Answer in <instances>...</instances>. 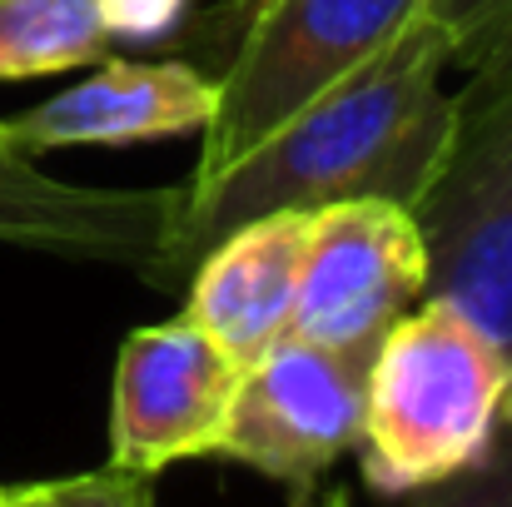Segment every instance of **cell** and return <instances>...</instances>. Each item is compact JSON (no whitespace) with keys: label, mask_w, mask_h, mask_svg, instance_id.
<instances>
[{"label":"cell","mask_w":512,"mask_h":507,"mask_svg":"<svg viewBox=\"0 0 512 507\" xmlns=\"http://www.w3.org/2000/svg\"><path fill=\"white\" fill-rule=\"evenodd\" d=\"M413 507H512V433L498 428L493 448L473 468L423 488Z\"/></svg>","instance_id":"12"},{"label":"cell","mask_w":512,"mask_h":507,"mask_svg":"<svg viewBox=\"0 0 512 507\" xmlns=\"http://www.w3.org/2000/svg\"><path fill=\"white\" fill-rule=\"evenodd\" d=\"M448 70L453 45L418 10L383 50L314 95L229 169L204 184H179L165 294L184 289L209 244L259 214H314L343 199H393L413 209L458 125L453 90L443 85Z\"/></svg>","instance_id":"1"},{"label":"cell","mask_w":512,"mask_h":507,"mask_svg":"<svg viewBox=\"0 0 512 507\" xmlns=\"http://www.w3.org/2000/svg\"><path fill=\"white\" fill-rule=\"evenodd\" d=\"M512 0H428L423 5V15L448 35V45H453V60H458V50L463 45H473L503 10H508Z\"/></svg>","instance_id":"16"},{"label":"cell","mask_w":512,"mask_h":507,"mask_svg":"<svg viewBox=\"0 0 512 507\" xmlns=\"http://www.w3.org/2000/svg\"><path fill=\"white\" fill-rule=\"evenodd\" d=\"M309 249V214H259L199 254L184 279V314L229 358L254 363L289 334L299 269Z\"/></svg>","instance_id":"10"},{"label":"cell","mask_w":512,"mask_h":507,"mask_svg":"<svg viewBox=\"0 0 512 507\" xmlns=\"http://www.w3.org/2000/svg\"><path fill=\"white\" fill-rule=\"evenodd\" d=\"M115 50L95 0H0V80L100 65Z\"/></svg>","instance_id":"11"},{"label":"cell","mask_w":512,"mask_h":507,"mask_svg":"<svg viewBox=\"0 0 512 507\" xmlns=\"http://www.w3.org/2000/svg\"><path fill=\"white\" fill-rule=\"evenodd\" d=\"M319 507H353V503H348L343 493H334V498H324V503H319Z\"/></svg>","instance_id":"19"},{"label":"cell","mask_w":512,"mask_h":507,"mask_svg":"<svg viewBox=\"0 0 512 507\" xmlns=\"http://www.w3.org/2000/svg\"><path fill=\"white\" fill-rule=\"evenodd\" d=\"M508 353L458 304L418 299L368 358L358 468L383 498L473 468L498 438Z\"/></svg>","instance_id":"2"},{"label":"cell","mask_w":512,"mask_h":507,"mask_svg":"<svg viewBox=\"0 0 512 507\" xmlns=\"http://www.w3.org/2000/svg\"><path fill=\"white\" fill-rule=\"evenodd\" d=\"M458 125L413 219L428 244V294L458 304L512 358V80L453 95Z\"/></svg>","instance_id":"4"},{"label":"cell","mask_w":512,"mask_h":507,"mask_svg":"<svg viewBox=\"0 0 512 507\" xmlns=\"http://www.w3.org/2000/svg\"><path fill=\"white\" fill-rule=\"evenodd\" d=\"M418 299H428V244L408 204L343 199L309 214L289 334L329 348H378Z\"/></svg>","instance_id":"6"},{"label":"cell","mask_w":512,"mask_h":507,"mask_svg":"<svg viewBox=\"0 0 512 507\" xmlns=\"http://www.w3.org/2000/svg\"><path fill=\"white\" fill-rule=\"evenodd\" d=\"M453 65H463L468 70V80H463V95H483V90H498V85H508L512 80V5L473 40V45H463L458 50V60Z\"/></svg>","instance_id":"15"},{"label":"cell","mask_w":512,"mask_h":507,"mask_svg":"<svg viewBox=\"0 0 512 507\" xmlns=\"http://www.w3.org/2000/svg\"><path fill=\"white\" fill-rule=\"evenodd\" d=\"M214 115V75L189 60H120L105 55L95 75L65 85L35 110L0 120V145L40 160L75 145H140L204 135Z\"/></svg>","instance_id":"9"},{"label":"cell","mask_w":512,"mask_h":507,"mask_svg":"<svg viewBox=\"0 0 512 507\" xmlns=\"http://www.w3.org/2000/svg\"><path fill=\"white\" fill-rule=\"evenodd\" d=\"M115 45H170L189 25V0H95Z\"/></svg>","instance_id":"14"},{"label":"cell","mask_w":512,"mask_h":507,"mask_svg":"<svg viewBox=\"0 0 512 507\" xmlns=\"http://www.w3.org/2000/svg\"><path fill=\"white\" fill-rule=\"evenodd\" d=\"M244 363L189 314L120 343L110 403V468L155 478L184 458H214Z\"/></svg>","instance_id":"7"},{"label":"cell","mask_w":512,"mask_h":507,"mask_svg":"<svg viewBox=\"0 0 512 507\" xmlns=\"http://www.w3.org/2000/svg\"><path fill=\"white\" fill-rule=\"evenodd\" d=\"M498 423L512 433V358H508V383H503V403H498Z\"/></svg>","instance_id":"18"},{"label":"cell","mask_w":512,"mask_h":507,"mask_svg":"<svg viewBox=\"0 0 512 507\" xmlns=\"http://www.w3.org/2000/svg\"><path fill=\"white\" fill-rule=\"evenodd\" d=\"M179 189H85L0 145V244L140 274L165 294Z\"/></svg>","instance_id":"8"},{"label":"cell","mask_w":512,"mask_h":507,"mask_svg":"<svg viewBox=\"0 0 512 507\" xmlns=\"http://www.w3.org/2000/svg\"><path fill=\"white\" fill-rule=\"evenodd\" d=\"M35 507H155V493L140 473L100 468L60 483H35Z\"/></svg>","instance_id":"13"},{"label":"cell","mask_w":512,"mask_h":507,"mask_svg":"<svg viewBox=\"0 0 512 507\" xmlns=\"http://www.w3.org/2000/svg\"><path fill=\"white\" fill-rule=\"evenodd\" d=\"M0 507H35V483L30 488H0Z\"/></svg>","instance_id":"17"},{"label":"cell","mask_w":512,"mask_h":507,"mask_svg":"<svg viewBox=\"0 0 512 507\" xmlns=\"http://www.w3.org/2000/svg\"><path fill=\"white\" fill-rule=\"evenodd\" d=\"M373 348H329L284 334L244 363L214 458L244 463L294 493H309L358 448L363 383Z\"/></svg>","instance_id":"5"},{"label":"cell","mask_w":512,"mask_h":507,"mask_svg":"<svg viewBox=\"0 0 512 507\" xmlns=\"http://www.w3.org/2000/svg\"><path fill=\"white\" fill-rule=\"evenodd\" d=\"M428 0H234L209 25H229L214 70V115L189 184L214 179L353 65L383 50Z\"/></svg>","instance_id":"3"}]
</instances>
